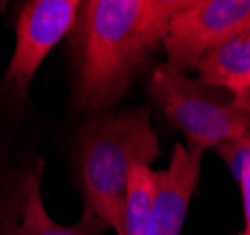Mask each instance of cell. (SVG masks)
I'll use <instances>...</instances> for the list:
<instances>
[{
    "instance_id": "cell-1",
    "label": "cell",
    "mask_w": 250,
    "mask_h": 235,
    "mask_svg": "<svg viewBox=\"0 0 250 235\" xmlns=\"http://www.w3.org/2000/svg\"><path fill=\"white\" fill-rule=\"evenodd\" d=\"M187 0H87L72 28V107L113 111Z\"/></svg>"
},
{
    "instance_id": "cell-2",
    "label": "cell",
    "mask_w": 250,
    "mask_h": 235,
    "mask_svg": "<svg viewBox=\"0 0 250 235\" xmlns=\"http://www.w3.org/2000/svg\"><path fill=\"white\" fill-rule=\"evenodd\" d=\"M158 156L160 143L147 107L90 115L77 134V173L85 205L123 235L132 168L150 166Z\"/></svg>"
},
{
    "instance_id": "cell-3",
    "label": "cell",
    "mask_w": 250,
    "mask_h": 235,
    "mask_svg": "<svg viewBox=\"0 0 250 235\" xmlns=\"http://www.w3.org/2000/svg\"><path fill=\"white\" fill-rule=\"evenodd\" d=\"M147 87L167 121L185 134L188 147L205 150L250 134V115L239 107L233 94L167 62L150 72Z\"/></svg>"
},
{
    "instance_id": "cell-4",
    "label": "cell",
    "mask_w": 250,
    "mask_h": 235,
    "mask_svg": "<svg viewBox=\"0 0 250 235\" xmlns=\"http://www.w3.org/2000/svg\"><path fill=\"white\" fill-rule=\"evenodd\" d=\"M42 136L43 123L28 90L0 77V235L19 222L32 177L45 166Z\"/></svg>"
},
{
    "instance_id": "cell-5",
    "label": "cell",
    "mask_w": 250,
    "mask_h": 235,
    "mask_svg": "<svg viewBox=\"0 0 250 235\" xmlns=\"http://www.w3.org/2000/svg\"><path fill=\"white\" fill-rule=\"evenodd\" d=\"M250 23V0H187L169 19L162 45L167 64L196 70L198 62L224 38Z\"/></svg>"
},
{
    "instance_id": "cell-6",
    "label": "cell",
    "mask_w": 250,
    "mask_h": 235,
    "mask_svg": "<svg viewBox=\"0 0 250 235\" xmlns=\"http://www.w3.org/2000/svg\"><path fill=\"white\" fill-rule=\"evenodd\" d=\"M79 6L77 0L25 2L15 19V51L2 77L28 90L49 51L72 32Z\"/></svg>"
},
{
    "instance_id": "cell-7",
    "label": "cell",
    "mask_w": 250,
    "mask_h": 235,
    "mask_svg": "<svg viewBox=\"0 0 250 235\" xmlns=\"http://www.w3.org/2000/svg\"><path fill=\"white\" fill-rule=\"evenodd\" d=\"M203 150L175 143L169 166L156 171L150 235H181L192 194L198 186Z\"/></svg>"
},
{
    "instance_id": "cell-8",
    "label": "cell",
    "mask_w": 250,
    "mask_h": 235,
    "mask_svg": "<svg viewBox=\"0 0 250 235\" xmlns=\"http://www.w3.org/2000/svg\"><path fill=\"white\" fill-rule=\"evenodd\" d=\"M201 81L235 98L250 90V23L214 45L196 66Z\"/></svg>"
},
{
    "instance_id": "cell-9",
    "label": "cell",
    "mask_w": 250,
    "mask_h": 235,
    "mask_svg": "<svg viewBox=\"0 0 250 235\" xmlns=\"http://www.w3.org/2000/svg\"><path fill=\"white\" fill-rule=\"evenodd\" d=\"M43 168L45 166H42L32 177L25 205L21 211V218L8 235H105L109 226L85 203H83L81 218L72 226H62L51 218L42 199Z\"/></svg>"
},
{
    "instance_id": "cell-10",
    "label": "cell",
    "mask_w": 250,
    "mask_h": 235,
    "mask_svg": "<svg viewBox=\"0 0 250 235\" xmlns=\"http://www.w3.org/2000/svg\"><path fill=\"white\" fill-rule=\"evenodd\" d=\"M156 186V171L150 166L136 164L132 168L125 198L123 235H150V213Z\"/></svg>"
},
{
    "instance_id": "cell-11",
    "label": "cell",
    "mask_w": 250,
    "mask_h": 235,
    "mask_svg": "<svg viewBox=\"0 0 250 235\" xmlns=\"http://www.w3.org/2000/svg\"><path fill=\"white\" fill-rule=\"evenodd\" d=\"M214 149H216L218 156L226 162V166L229 168L233 179H237L243 164L249 160V156H250V134L231 137V139H228V141H222L220 145H216Z\"/></svg>"
},
{
    "instance_id": "cell-12",
    "label": "cell",
    "mask_w": 250,
    "mask_h": 235,
    "mask_svg": "<svg viewBox=\"0 0 250 235\" xmlns=\"http://www.w3.org/2000/svg\"><path fill=\"white\" fill-rule=\"evenodd\" d=\"M235 181L241 186V196H243V211H245V224H247L245 234L250 235V156L243 164Z\"/></svg>"
},
{
    "instance_id": "cell-13",
    "label": "cell",
    "mask_w": 250,
    "mask_h": 235,
    "mask_svg": "<svg viewBox=\"0 0 250 235\" xmlns=\"http://www.w3.org/2000/svg\"><path fill=\"white\" fill-rule=\"evenodd\" d=\"M235 102H237V106L243 109V111L250 115V90H247L243 96H237V98H235Z\"/></svg>"
},
{
    "instance_id": "cell-14",
    "label": "cell",
    "mask_w": 250,
    "mask_h": 235,
    "mask_svg": "<svg viewBox=\"0 0 250 235\" xmlns=\"http://www.w3.org/2000/svg\"><path fill=\"white\" fill-rule=\"evenodd\" d=\"M243 235H247V234H243Z\"/></svg>"
}]
</instances>
